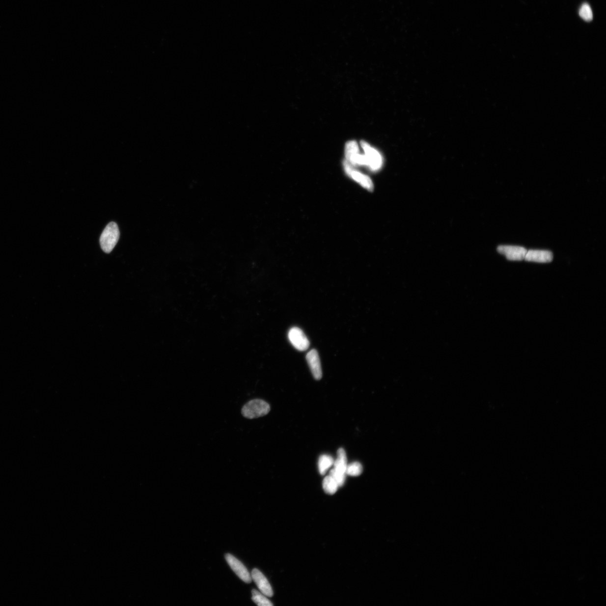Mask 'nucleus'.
Listing matches in <instances>:
<instances>
[{
  "label": "nucleus",
  "instance_id": "13",
  "mask_svg": "<svg viewBox=\"0 0 606 606\" xmlns=\"http://www.w3.org/2000/svg\"><path fill=\"white\" fill-rule=\"evenodd\" d=\"M334 459L329 455H322L318 460V470L321 475H324L333 466Z\"/></svg>",
  "mask_w": 606,
  "mask_h": 606
},
{
  "label": "nucleus",
  "instance_id": "2",
  "mask_svg": "<svg viewBox=\"0 0 606 606\" xmlns=\"http://www.w3.org/2000/svg\"><path fill=\"white\" fill-rule=\"evenodd\" d=\"M120 237L119 227L115 222H110L106 227L101 236V248L106 253H110L116 246Z\"/></svg>",
  "mask_w": 606,
  "mask_h": 606
},
{
  "label": "nucleus",
  "instance_id": "17",
  "mask_svg": "<svg viewBox=\"0 0 606 606\" xmlns=\"http://www.w3.org/2000/svg\"><path fill=\"white\" fill-rule=\"evenodd\" d=\"M579 15L586 22L592 21L593 17L592 10L591 6L588 3H584L581 6L579 11Z\"/></svg>",
  "mask_w": 606,
  "mask_h": 606
},
{
  "label": "nucleus",
  "instance_id": "10",
  "mask_svg": "<svg viewBox=\"0 0 606 606\" xmlns=\"http://www.w3.org/2000/svg\"><path fill=\"white\" fill-rule=\"evenodd\" d=\"M251 577L263 595L269 597L273 596V589L268 580L258 569H254L252 570Z\"/></svg>",
  "mask_w": 606,
  "mask_h": 606
},
{
  "label": "nucleus",
  "instance_id": "4",
  "mask_svg": "<svg viewBox=\"0 0 606 606\" xmlns=\"http://www.w3.org/2000/svg\"><path fill=\"white\" fill-rule=\"evenodd\" d=\"M345 154V161L353 167L365 166V156L360 153L359 145L356 141H349L346 144Z\"/></svg>",
  "mask_w": 606,
  "mask_h": 606
},
{
  "label": "nucleus",
  "instance_id": "12",
  "mask_svg": "<svg viewBox=\"0 0 606 606\" xmlns=\"http://www.w3.org/2000/svg\"><path fill=\"white\" fill-rule=\"evenodd\" d=\"M306 359L314 379L320 380L322 377V371L320 357H319L318 352L316 350H310L307 354Z\"/></svg>",
  "mask_w": 606,
  "mask_h": 606
},
{
  "label": "nucleus",
  "instance_id": "15",
  "mask_svg": "<svg viewBox=\"0 0 606 606\" xmlns=\"http://www.w3.org/2000/svg\"><path fill=\"white\" fill-rule=\"evenodd\" d=\"M251 593H252V600L257 605L259 606H273L271 602L269 599H267L265 595H263V593L259 592L255 589H253Z\"/></svg>",
  "mask_w": 606,
  "mask_h": 606
},
{
  "label": "nucleus",
  "instance_id": "16",
  "mask_svg": "<svg viewBox=\"0 0 606 606\" xmlns=\"http://www.w3.org/2000/svg\"><path fill=\"white\" fill-rule=\"evenodd\" d=\"M363 470V466L360 463L353 462L348 464L346 474L352 477H357L362 473Z\"/></svg>",
  "mask_w": 606,
  "mask_h": 606
},
{
  "label": "nucleus",
  "instance_id": "1",
  "mask_svg": "<svg viewBox=\"0 0 606 606\" xmlns=\"http://www.w3.org/2000/svg\"><path fill=\"white\" fill-rule=\"evenodd\" d=\"M270 405L262 399L250 400L242 409L243 416L248 419H255L266 415L270 412Z\"/></svg>",
  "mask_w": 606,
  "mask_h": 606
},
{
  "label": "nucleus",
  "instance_id": "3",
  "mask_svg": "<svg viewBox=\"0 0 606 606\" xmlns=\"http://www.w3.org/2000/svg\"><path fill=\"white\" fill-rule=\"evenodd\" d=\"M348 466L347 457L345 450L342 448L337 451V458L334 460L333 469L330 474L337 482L338 486L344 485L346 479V470Z\"/></svg>",
  "mask_w": 606,
  "mask_h": 606
},
{
  "label": "nucleus",
  "instance_id": "6",
  "mask_svg": "<svg viewBox=\"0 0 606 606\" xmlns=\"http://www.w3.org/2000/svg\"><path fill=\"white\" fill-rule=\"evenodd\" d=\"M344 167L345 171L350 178L353 179L357 183L359 184L362 187L366 189L368 191H373L374 189L373 183L371 178L367 175H366L360 171H358L353 167L349 164L346 161H344Z\"/></svg>",
  "mask_w": 606,
  "mask_h": 606
},
{
  "label": "nucleus",
  "instance_id": "7",
  "mask_svg": "<svg viewBox=\"0 0 606 606\" xmlns=\"http://www.w3.org/2000/svg\"><path fill=\"white\" fill-rule=\"evenodd\" d=\"M499 253L505 255L509 261H521L524 260L527 249L524 247L513 246H499L497 247Z\"/></svg>",
  "mask_w": 606,
  "mask_h": 606
},
{
  "label": "nucleus",
  "instance_id": "8",
  "mask_svg": "<svg viewBox=\"0 0 606 606\" xmlns=\"http://www.w3.org/2000/svg\"><path fill=\"white\" fill-rule=\"evenodd\" d=\"M289 339L294 347L300 351H305L309 346V341L303 331L298 328L291 329L288 334Z\"/></svg>",
  "mask_w": 606,
  "mask_h": 606
},
{
  "label": "nucleus",
  "instance_id": "11",
  "mask_svg": "<svg viewBox=\"0 0 606 606\" xmlns=\"http://www.w3.org/2000/svg\"><path fill=\"white\" fill-rule=\"evenodd\" d=\"M551 251L545 250L530 249L527 250L524 260L537 263H550L553 260Z\"/></svg>",
  "mask_w": 606,
  "mask_h": 606
},
{
  "label": "nucleus",
  "instance_id": "14",
  "mask_svg": "<svg viewBox=\"0 0 606 606\" xmlns=\"http://www.w3.org/2000/svg\"><path fill=\"white\" fill-rule=\"evenodd\" d=\"M338 487L339 486L337 482L330 475L327 476L323 481V489L326 494L329 495L335 494Z\"/></svg>",
  "mask_w": 606,
  "mask_h": 606
},
{
  "label": "nucleus",
  "instance_id": "5",
  "mask_svg": "<svg viewBox=\"0 0 606 606\" xmlns=\"http://www.w3.org/2000/svg\"><path fill=\"white\" fill-rule=\"evenodd\" d=\"M360 144L364 152L367 166L373 171L380 170L383 164V157L381 153L365 141H361Z\"/></svg>",
  "mask_w": 606,
  "mask_h": 606
},
{
  "label": "nucleus",
  "instance_id": "9",
  "mask_svg": "<svg viewBox=\"0 0 606 606\" xmlns=\"http://www.w3.org/2000/svg\"><path fill=\"white\" fill-rule=\"evenodd\" d=\"M225 558L228 564L229 565L230 568L235 573L237 574V576L241 578V579L245 581V583H250L251 581V577L246 566L238 560L237 558H235L231 554H226Z\"/></svg>",
  "mask_w": 606,
  "mask_h": 606
}]
</instances>
